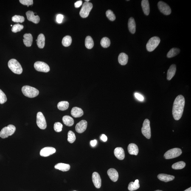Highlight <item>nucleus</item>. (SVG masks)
Instances as JSON below:
<instances>
[{"label": "nucleus", "instance_id": "a19ab883", "mask_svg": "<svg viewBox=\"0 0 191 191\" xmlns=\"http://www.w3.org/2000/svg\"><path fill=\"white\" fill-rule=\"evenodd\" d=\"M63 125L60 122H56L54 124V129L56 132L59 133L62 131Z\"/></svg>", "mask_w": 191, "mask_h": 191}, {"label": "nucleus", "instance_id": "09e8293b", "mask_svg": "<svg viewBox=\"0 0 191 191\" xmlns=\"http://www.w3.org/2000/svg\"><path fill=\"white\" fill-rule=\"evenodd\" d=\"M184 191H191V187H190Z\"/></svg>", "mask_w": 191, "mask_h": 191}, {"label": "nucleus", "instance_id": "4468645a", "mask_svg": "<svg viewBox=\"0 0 191 191\" xmlns=\"http://www.w3.org/2000/svg\"><path fill=\"white\" fill-rule=\"evenodd\" d=\"M26 15L28 20L29 21H31L35 24H38L40 20L39 17L38 15H35V13L33 12L29 11L26 12Z\"/></svg>", "mask_w": 191, "mask_h": 191}, {"label": "nucleus", "instance_id": "c9c22d12", "mask_svg": "<svg viewBox=\"0 0 191 191\" xmlns=\"http://www.w3.org/2000/svg\"><path fill=\"white\" fill-rule=\"evenodd\" d=\"M67 140L70 143H72L74 142L76 140V136L73 132L71 131L68 132Z\"/></svg>", "mask_w": 191, "mask_h": 191}, {"label": "nucleus", "instance_id": "a878e982", "mask_svg": "<svg viewBox=\"0 0 191 191\" xmlns=\"http://www.w3.org/2000/svg\"><path fill=\"white\" fill-rule=\"evenodd\" d=\"M119 63L121 65H125L127 63L128 60V56L124 53H121L118 56Z\"/></svg>", "mask_w": 191, "mask_h": 191}, {"label": "nucleus", "instance_id": "f03ea898", "mask_svg": "<svg viewBox=\"0 0 191 191\" xmlns=\"http://www.w3.org/2000/svg\"><path fill=\"white\" fill-rule=\"evenodd\" d=\"M8 66L9 69L15 74H20L22 72L23 69L21 65L15 59H12L9 60Z\"/></svg>", "mask_w": 191, "mask_h": 191}, {"label": "nucleus", "instance_id": "b1692460", "mask_svg": "<svg viewBox=\"0 0 191 191\" xmlns=\"http://www.w3.org/2000/svg\"><path fill=\"white\" fill-rule=\"evenodd\" d=\"M141 5L144 14L147 16L150 13V5L148 0H142Z\"/></svg>", "mask_w": 191, "mask_h": 191}, {"label": "nucleus", "instance_id": "f704fd0d", "mask_svg": "<svg viewBox=\"0 0 191 191\" xmlns=\"http://www.w3.org/2000/svg\"><path fill=\"white\" fill-rule=\"evenodd\" d=\"M101 44L104 48H108L111 45V41L108 38L104 37L101 40Z\"/></svg>", "mask_w": 191, "mask_h": 191}, {"label": "nucleus", "instance_id": "ea45409f", "mask_svg": "<svg viewBox=\"0 0 191 191\" xmlns=\"http://www.w3.org/2000/svg\"><path fill=\"white\" fill-rule=\"evenodd\" d=\"M7 99L5 94L0 89V103L3 104L7 102Z\"/></svg>", "mask_w": 191, "mask_h": 191}, {"label": "nucleus", "instance_id": "ddd939ff", "mask_svg": "<svg viewBox=\"0 0 191 191\" xmlns=\"http://www.w3.org/2000/svg\"><path fill=\"white\" fill-rule=\"evenodd\" d=\"M92 181L94 186L97 189L101 186V179L100 175L97 172H94L92 175Z\"/></svg>", "mask_w": 191, "mask_h": 191}, {"label": "nucleus", "instance_id": "1a4fd4ad", "mask_svg": "<svg viewBox=\"0 0 191 191\" xmlns=\"http://www.w3.org/2000/svg\"><path fill=\"white\" fill-rule=\"evenodd\" d=\"M34 67L37 71L45 73L49 72L50 68L47 64L41 61H37L34 64Z\"/></svg>", "mask_w": 191, "mask_h": 191}, {"label": "nucleus", "instance_id": "393cba45", "mask_svg": "<svg viewBox=\"0 0 191 191\" xmlns=\"http://www.w3.org/2000/svg\"><path fill=\"white\" fill-rule=\"evenodd\" d=\"M70 167L69 164L62 163L57 164L55 166V169L63 172L68 171L70 169Z\"/></svg>", "mask_w": 191, "mask_h": 191}, {"label": "nucleus", "instance_id": "9b49d317", "mask_svg": "<svg viewBox=\"0 0 191 191\" xmlns=\"http://www.w3.org/2000/svg\"><path fill=\"white\" fill-rule=\"evenodd\" d=\"M158 7L160 11L164 15H168L171 13V10L170 6L164 1H159L158 3Z\"/></svg>", "mask_w": 191, "mask_h": 191}, {"label": "nucleus", "instance_id": "49530a36", "mask_svg": "<svg viewBox=\"0 0 191 191\" xmlns=\"http://www.w3.org/2000/svg\"><path fill=\"white\" fill-rule=\"evenodd\" d=\"M101 139L103 142H106L107 140V137L105 135L103 134L101 137Z\"/></svg>", "mask_w": 191, "mask_h": 191}, {"label": "nucleus", "instance_id": "4be33fe9", "mask_svg": "<svg viewBox=\"0 0 191 191\" xmlns=\"http://www.w3.org/2000/svg\"><path fill=\"white\" fill-rule=\"evenodd\" d=\"M127 149L130 154L137 155L139 153V148L136 144L131 143L129 144Z\"/></svg>", "mask_w": 191, "mask_h": 191}, {"label": "nucleus", "instance_id": "cd10ccee", "mask_svg": "<svg viewBox=\"0 0 191 191\" xmlns=\"http://www.w3.org/2000/svg\"><path fill=\"white\" fill-rule=\"evenodd\" d=\"M63 120L64 124L68 126H72L74 123L73 119L69 116H64L63 117Z\"/></svg>", "mask_w": 191, "mask_h": 191}, {"label": "nucleus", "instance_id": "37998d69", "mask_svg": "<svg viewBox=\"0 0 191 191\" xmlns=\"http://www.w3.org/2000/svg\"><path fill=\"white\" fill-rule=\"evenodd\" d=\"M135 95L137 99L138 100L140 101H143L144 100L143 96L141 95V94H140L139 93H135Z\"/></svg>", "mask_w": 191, "mask_h": 191}, {"label": "nucleus", "instance_id": "473e14b6", "mask_svg": "<svg viewBox=\"0 0 191 191\" xmlns=\"http://www.w3.org/2000/svg\"><path fill=\"white\" fill-rule=\"evenodd\" d=\"M72 42V39L69 35H67L64 37L62 40V44L65 47H68L71 44Z\"/></svg>", "mask_w": 191, "mask_h": 191}, {"label": "nucleus", "instance_id": "2f4dec72", "mask_svg": "<svg viewBox=\"0 0 191 191\" xmlns=\"http://www.w3.org/2000/svg\"><path fill=\"white\" fill-rule=\"evenodd\" d=\"M85 45L88 49H91L94 46V42L92 38L90 36H88L85 39Z\"/></svg>", "mask_w": 191, "mask_h": 191}, {"label": "nucleus", "instance_id": "864d4df0", "mask_svg": "<svg viewBox=\"0 0 191 191\" xmlns=\"http://www.w3.org/2000/svg\"></svg>", "mask_w": 191, "mask_h": 191}, {"label": "nucleus", "instance_id": "4c0bfd02", "mask_svg": "<svg viewBox=\"0 0 191 191\" xmlns=\"http://www.w3.org/2000/svg\"><path fill=\"white\" fill-rule=\"evenodd\" d=\"M24 26L18 24L14 25L12 28V31L14 33H17L20 31L24 29Z\"/></svg>", "mask_w": 191, "mask_h": 191}, {"label": "nucleus", "instance_id": "a18cd8bd", "mask_svg": "<svg viewBox=\"0 0 191 191\" xmlns=\"http://www.w3.org/2000/svg\"><path fill=\"white\" fill-rule=\"evenodd\" d=\"M82 1H77V2L75 3L74 4V6L76 8H78V7H80L82 5Z\"/></svg>", "mask_w": 191, "mask_h": 191}, {"label": "nucleus", "instance_id": "9d476101", "mask_svg": "<svg viewBox=\"0 0 191 191\" xmlns=\"http://www.w3.org/2000/svg\"><path fill=\"white\" fill-rule=\"evenodd\" d=\"M37 124L39 128L44 130L47 126L46 119L42 113L39 112L37 115Z\"/></svg>", "mask_w": 191, "mask_h": 191}, {"label": "nucleus", "instance_id": "5701e85b", "mask_svg": "<svg viewBox=\"0 0 191 191\" xmlns=\"http://www.w3.org/2000/svg\"><path fill=\"white\" fill-rule=\"evenodd\" d=\"M128 28L130 32L132 34H134L136 31V24L134 18H130L128 21Z\"/></svg>", "mask_w": 191, "mask_h": 191}, {"label": "nucleus", "instance_id": "aec40b11", "mask_svg": "<svg viewBox=\"0 0 191 191\" xmlns=\"http://www.w3.org/2000/svg\"><path fill=\"white\" fill-rule=\"evenodd\" d=\"M71 114L74 118H79L83 116L84 112L81 108L74 107L71 110Z\"/></svg>", "mask_w": 191, "mask_h": 191}, {"label": "nucleus", "instance_id": "c756f323", "mask_svg": "<svg viewBox=\"0 0 191 191\" xmlns=\"http://www.w3.org/2000/svg\"><path fill=\"white\" fill-rule=\"evenodd\" d=\"M180 52V50L178 48H173L168 52L167 56L169 58H172L178 55Z\"/></svg>", "mask_w": 191, "mask_h": 191}, {"label": "nucleus", "instance_id": "bb28decb", "mask_svg": "<svg viewBox=\"0 0 191 191\" xmlns=\"http://www.w3.org/2000/svg\"><path fill=\"white\" fill-rule=\"evenodd\" d=\"M37 44L38 48L42 49L44 48L45 44V37L43 34H40L38 37Z\"/></svg>", "mask_w": 191, "mask_h": 191}, {"label": "nucleus", "instance_id": "2eb2a0df", "mask_svg": "<svg viewBox=\"0 0 191 191\" xmlns=\"http://www.w3.org/2000/svg\"><path fill=\"white\" fill-rule=\"evenodd\" d=\"M87 125V122L86 120H81L76 125L75 128L76 131L80 133H83L86 130Z\"/></svg>", "mask_w": 191, "mask_h": 191}, {"label": "nucleus", "instance_id": "7c9ffc66", "mask_svg": "<svg viewBox=\"0 0 191 191\" xmlns=\"http://www.w3.org/2000/svg\"><path fill=\"white\" fill-rule=\"evenodd\" d=\"M69 106V103L67 101H63L59 102L57 105V108L60 111H65L67 109Z\"/></svg>", "mask_w": 191, "mask_h": 191}, {"label": "nucleus", "instance_id": "8fccbe9b", "mask_svg": "<svg viewBox=\"0 0 191 191\" xmlns=\"http://www.w3.org/2000/svg\"><path fill=\"white\" fill-rule=\"evenodd\" d=\"M89 0H85V1H86V2H89Z\"/></svg>", "mask_w": 191, "mask_h": 191}, {"label": "nucleus", "instance_id": "c03bdc74", "mask_svg": "<svg viewBox=\"0 0 191 191\" xmlns=\"http://www.w3.org/2000/svg\"><path fill=\"white\" fill-rule=\"evenodd\" d=\"M63 18V15L61 14H59L57 16L56 21L59 24H60L62 22Z\"/></svg>", "mask_w": 191, "mask_h": 191}, {"label": "nucleus", "instance_id": "412c9836", "mask_svg": "<svg viewBox=\"0 0 191 191\" xmlns=\"http://www.w3.org/2000/svg\"><path fill=\"white\" fill-rule=\"evenodd\" d=\"M176 71V65L175 64L171 65L167 71V78L168 80H170L173 78L175 75Z\"/></svg>", "mask_w": 191, "mask_h": 191}, {"label": "nucleus", "instance_id": "6e6552de", "mask_svg": "<svg viewBox=\"0 0 191 191\" xmlns=\"http://www.w3.org/2000/svg\"><path fill=\"white\" fill-rule=\"evenodd\" d=\"M142 133L143 135L147 139H150L151 138V129L150 127V122L148 119H145L144 120L142 128Z\"/></svg>", "mask_w": 191, "mask_h": 191}, {"label": "nucleus", "instance_id": "dca6fc26", "mask_svg": "<svg viewBox=\"0 0 191 191\" xmlns=\"http://www.w3.org/2000/svg\"><path fill=\"white\" fill-rule=\"evenodd\" d=\"M107 174L110 179L114 182H116L118 179V173L116 169H109Z\"/></svg>", "mask_w": 191, "mask_h": 191}, {"label": "nucleus", "instance_id": "7ed1b4c3", "mask_svg": "<svg viewBox=\"0 0 191 191\" xmlns=\"http://www.w3.org/2000/svg\"><path fill=\"white\" fill-rule=\"evenodd\" d=\"M23 94L26 97L34 98L36 97L39 94V91L35 88L29 86H24L22 88Z\"/></svg>", "mask_w": 191, "mask_h": 191}, {"label": "nucleus", "instance_id": "6ab92c4d", "mask_svg": "<svg viewBox=\"0 0 191 191\" xmlns=\"http://www.w3.org/2000/svg\"><path fill=\"white\" fill-rule=\"evenodd\" d=\"M24 39H23V41L25 46L27 47H30L31 46L32 43L33 39L32 35L30 33L24 34Z\"/></svg>", "mask_w": 191, "mask_h": 191}, {"label": "nucleus", "instance_id": "f3484780", "mask_svg": "<svg viewBox=\"0 0 191 191\" xmlns=\"http://www.w3.org/2000/svg\"><path fill=\"white\" fill-rule=\"evenodd\" d=\"M114 154L116 157L120 160H123L125 158V152L122 147H116L114 150Z\"/></svg>", "mask_w": 191, "mask_h": 191}, {"label": "nucleus", "instance_id": "f8f14e48", "mask_svg": "<svg viewBox=\"0 0 191 191\" xmlns=\"http://www.w3.org/2000/svg\"><path fill=\"white\" fill-rule=\"evenodd\" d=\"M56 149L53 147H46L41 150L40 154L42 156L47 157L55 153Z\"/></svg>", "mask_w": 191, "mask_h": 191}, {"label": "nucleus", "instance_id": "603ef678", "mask_svg": "<svg viewBox=\"0 0 191 191\" xmlns=\"http://www.w3.org/2000/svg\"><path fill=\"white\" fill-rule=\"evenodd\" d=\"M11 26H12V25H11Z\"/></svg>", "mask_w": 191, "mask_h": 191}, {"label": "nucleus", "instance_id": "0eeeda50", "mask_svg": "<svg viewBox=\"0 0 191 191\" xmlns=\"http://www.w3.org/2000/svg\"><path fill=\"white\" fill-rule=\"evenodd\" d=\"M93 7L91 3L85 2L83 4L80 12V15L82 18L88 17Z\"/></svg>", "mask_w": 191, "mask_h": 191}, {"label": "nucleus", "instance_id": "de8ad7c7", "mask_svg": "<svg viewBox=\"0 0 191 191\" xmlns=\"http://www.w3.org/2000/svg\"><path fill=\"white\" fill-rule=\"evenodd\" d=\"M97 141L96 140H94L91 141L90 142V144L92 146L94 147L97 144Z\"/></svg>", "mask_w": 191, "mask_h": 191}, {"label": "nucleus", "instance_id": "79ce46f5", "mask_svg": "<svg viewBox=\"0 0 191 191\" xmlns=\"http://www.w3.org/2000/svg\"><path fill=\"white\" fill-rule=\"evenodd\" d=\"M19 1L21 3L25 5H27L28 7L29 5L33 4V1L32 0H20Z\"/></svg>", "mask_w": 191, "mask_h": 191}, {"label": "nucleus", "instance_id": "3c124183", "mask_svg": "<svg viewBox=\"0 0 191 191\" xmlns=\"http://www.w3.org/2000/svg\"><path fill=\"white\" fill-rule=\"evenodd\" d=\"M162 191V190H156V191Z\"/></svg>", "mask_w": 191, "mask_h": 191}, {"label": "nucleus", "instance_id": "f257e3e1", "mask_svg": "<svg viewBox=\"0 0 191 191\" xmlns=\"http://www.w3.org/2000/svg\"><path fill=\"white\" fill-rule=\"evenodd\" d=\"M185 103V101L183 96L178 95L175 98L172 108V114L175 120H179L182 116Z\"/></svg>", "mask_w": 191, "mask_h": 191}, {"label": "nucleus", "instance_id": "e433bc0d", "mask_svg": "<svg viewBox=\"0 0 191 191\" xmlns=\"http://www.w3.org/2000/svg\"><path fill=\"white\" fill-rule=\"evenodd\" d=\"M24 16H20V15H15L12 17V20L15 22L22 23L24 21Z\"/></svg>", "mask_w": 191, "mask_h": 191}, {"label": "nucleus", "instance_id": "20e7f679", "mask_svg": "<svg viewBox=\"0 0 191 191\" xmlns=\"http://www.w3.org/2000/svg\"><path fill=\"white\" fill-rule=\"evenodd\" d=\"M16 127L12 125H9L4 127L0 132V137L2 139H5L12 136L16 131Z\"/></svg>", "mask_w": 191, "mask_h": 191}, {"label": "nucleus", "instance_id": "39448f33", "mask_svg": "<svg viewBox=\"0 0 191 191\" xmlns=\"http://www.w3.org/2000/svg\"><path fill=\"white\" fill-rule=\"evenodd\" d=\"M160 39L159 37H154L149 40L146 45L147 50L149 52H152L159 46Z\"/></svg>", "mask_w": 191, "mask_h": 191}, {"label": "nucleus", "instance_id": "58836bf2", "mask_svg": "<svg viewBox=\"0 0 191 191\" xmlns=\"http://www.w3.org/2000/svg\"><path fill=\"white\" fill-rule=\"evenodd\" d=\"M106 16L111 21H114L116 19V17L111 10H108L106 12Z\"/></svg>", "mask_w": 191, "mask_h": 191}, {"label": "nucleus", "instance_id": "72a5a7b5", "mask_svg": "<svg viewBox=\"0 0 191 191\" xmlns=\"http://www.w3.org/2000/svg\"><path fill=\"white\" fill-rule=\"evenodd\" d=\"M186 164L184 161H181L175 163L172 165V168L175 170H180L184 168Z\"/></svg>", "mask_w": 191, "mask_h": 191}, {"label": "nucleus", "instance_id": "423d86ee", "mask_svg": "<svg viewBox=\"0 0 191 191\" xmlns=\"http://www.w3.org/2000/svg\"><path fill=\"white\" fill-rule=\"evenodd\" d=\"M182 154L181 149L178 148H174L168 150L164 154V157L166 159H173L178 157Z\"/></svg>", "mask_w": 191, "mask_h": 191}, {"label": "nucleus", "instance_id": "a211bd4d", "mask_svg": "<svg viewBox=\"0 0 191 191\" xmlns=\"http://www.w3.org/2000/svg\"><path fill=\"white\" fill-rule=\"evenodd\" d=\"M158 178L160 181L167 182L173 181L175 177L173 175L165 174H160L158 175Z\"/></svg>", "mask_w": 191, "mask_h": 191}, {"label": "nucleus", "instance_id": "c85d7f7f", "mask_svg": "<svg viewBox=\"0 0 191 191\" xmlns=\"http://www.w3.org/2000/svg\"><path fill=\"white\" fill-rule=\"evenodd\" d=\"M139 182V180L138 179L136 180L134 182H133V181L130 182L128 186V190L130 191H133L139 189L140 187Z\"/></svg>", "mask_w": 191, "mask_h": 191}]
</instances>
